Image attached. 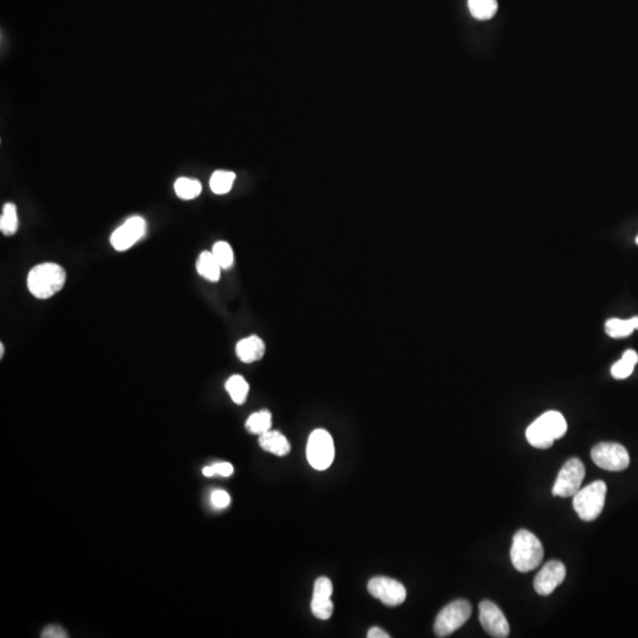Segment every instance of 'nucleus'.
<instances>
[{
  "instance_id": "1",
  "label": "nucleus",
  "mask_w": 638,
  "mask_h": 638,
  "mask_svg": "<svg viewBox=\"0 0 638 638\" xmlns=\"http://www.w3.org/2000/svg\"><path fill=\"white\" fill-rule=\"evenodd\" d=\"M568 431V423L559 411H550L544 413L527 428L526 438L532 447L547 449L553 442L563 438Z\"/></svg>"
},
{
  "instance_id": "2",
  "label": "nucleus",
  "mask_w": 638,
  "mask_h": 638,
  "mask_svg": "<svg viewBox=\"0 0 638 638\" xmlns=\"http://www.w3.org/2000/svg\"><path fill=\"white\" fill-rule=\"evenodd\" d=\"M67 274L55 263H44L33 267L28 276V288L36 298L48 299L63 288Z\"/></svg>"
},
{
  "instance_id": "3",
  "label": "nucleus",
  "mask_w": 638,
  "mask_h": 638,
  "mask_svg": "<svg viewBox=\"0 0 638 638\" xmlns=\"http://www.w3.org/2000/svg\"><path fill=\"white\" fill-rule=\"evenodd\" d=\"M544 548L540 540L532 532L519 530L513 536L511 561L519 572L532 571L543 561Z\"/></svg>"
},
{
  "instance_id": "4",
  "label": "nucleus",
  "mask_w": 638,
  "mask_h": 638,
  "mask_svg": "<svg viewBox=\"0 0 638 638\" xmlns=\"http://www.w3.org/2000/svg\"><path fill=\"white\" fill-rule=\"evenodd\" d=\"M607 484L595 481L573 495V509L580 519L593 521L600 516L607 498Z\"/></svg>"
},
{
  "instance_id": "5",
  "label": "nucleus",
  "mask_w": 638,
  "mask_h": 638,
  "mask_svg": "<svg viewBox=\"0 0 638 638\" xmlns=\"http://www.w3.org/2000/svg\"><path fill=\"white\" fill-rule=\"evenodd\" d=\"M472 615V605L468 600H454L445 605L435 620L434 632L438 637H448L459 630Z\"/></svg>"
},
{
  "instance_id": "6",
  "label": "nucleus",
  "mask_w": 638,
  "mask_h": 638,
  "mask_svg": "<svg viewBox=\"0 0 638 638\" xmlns=\"http://www.w3.org/2000/svg\"><path fill=\"white\" fill-rule=\"evenodd\" d=\"M306 458L310 465L317 470H325L335 459V445L331 435L324 429H316L310 435Z\"/></svg>"
},
{
  "instance_id": "7",
  "label": "nucleus",
  "mask_w": 638,
  "mask_h": 638,
  "mask_svg": "<svg viewBox=\"0 0 638 638\" xmlns=\"http://www.w3.org/2000/svg\"><path fill=\"white\" fill-rule=\"evenodd\" d=\"M591 458L597 466L609 472L627 470L630 463L628 450L614 442H602L595 445L591 450Z\"/></svg>"
},
{
  "instance_id": "8",
  "label": "nucleus",
  "mask_w": 638,
  "mask_h": 638,
  "mask_svg": "<svg viewBox=\"0 0 638 638\" xmlns=\"http://www.w3.org/2000/svg\"><path fill=\"white\" fill-rule=\"evenodd\" d=\"M585 477V467L580 460L572 458L565 463L558 474L557 480L552 488V494L561 498L573 497L580 490Z\"/></svg>"
},
{
  "instance_id": "9",
  "label": "nucleus",
  "mask_w": 638,
  "mask_h": 638,
  "mask_svg": "<svg viewBox=\"0 0 638 638\" xmlns=\"http://www.w3.org/2000/svg\"><path fill=\"white\" fill-rule=\"evenodd\" d=\"M368 591L372 597L381 600L388 607H397L407 598L404 584L388 577H375L368 583Z\"/></svg>"
},
{
  "instance_id": "10",
  "label": "nucleus",
  "mask_w": 638,
  "mask_h": 638,
  "mask_svg": "<svg viewBox=\"0 0 638 638\" xmlns=\"http://www.w3.org/2000/svg\"><path fill=\"white\" fill-rule=\"evenodd\" d=\"M479 620L485 632L491 637H509L511 632L509 622L502 611L491 600H482L479 604Z\"/></svg>"
},
{
  "instance_id": "11",
  "label": "nucleus",
  "mask_w": 638,
  "mask_h": 638,
  "mask_svg": "<svg viewBox=\"0 0 638 638\" xmlns=\"http://www.w3.org/2000/svg\"><path fill=\"white\" fill-rule=\"evenodd\" d=\"M146 220L144 217H133L128 219L121 227L112 234L110 242L116 251L123 252L135 245L146 233Z\"/></svg>"
},
{
  "instance_id": "12",
  "label": "nucleus",
  "mask_w": 638,
  "mask_h": 638,
  "mask_svg": "<svg viewBox=\"0 0 638 638\" xmlns=\"http://www.w3.org/2000/svg\"><path fill=\"white\" fill-rule=\"evenodd\" d=\"M566 568L559 561H551L544 565L534 578V590L540 596H548L564 582Z\"/></svg>"
},
{
  "instance_id": "13",
  "label": "nucleus",
  "mask_w": 638,
  "mask_h": 638,
  "mask_svg": "<svg viewBox=\"0 0 638 638\" xmlns=\"http://www.w3.org/2000/svg\"><path fill=\"white\" fill-rule=\"evenodd\" d=\"M235 352L240 361L244 363H253V362L259 361L264 357L265 343L258 336H249L237 344Z\"/></svg>"
},
{
  "instance_id": "14",
  "label": "nucleus",
  "mask_w": 638,
  "mask_h": 638,
  "mask_svg": "<svg viewBox=\"0 0 638 638\" xmlns=\"http://www.w3.org/2000/svg\"><path fill=\"white\" fill-rule=\"evenodd\" d=\"M259 445L265 452L277 456H285L291 450V445L286 436L277 431H269L260 435Z\"/></svg>"
},
{
  "instance_id": "15",
  "label": "nucleus",
  "mask_w": 638,
  "mask_h": 638,
  "mask_svg": "<svg viewBox=\"0 0 638 638\" xmlns=\"http://www.w3.org/2000/svg\"><path fill=\"white\" fill-rule=\"evenodd\" d=\"M221 270L222 269H221L220 265L215 259V256H213V253L205 251L198 258V274H200L201 277H204L205 279H207L210 281H219L220 279Z\"/></svg>"
},
{
  "instance_id": "16",
  "label": "nucleus",
  "mask_w": 638,
  "mask_h": 638,
  "mask_svg": "<svg viewBox=\"0 0 638 638\" xmlns=\"http://www.w3.org/2000/svg\"><path fill=\"white\" fill-rule=\"evenodd\" d=\"M638 329V316L630 319L611 318L605 323V331L612 338L628 337Z\"/></svg>"
},
{
  "instance_id": "17",
  "label": "nucleus",
  "mask_w": 638,
  "mask_h": 638,
  "mask_svg": "<svg viewBox=\"0 0 638 638\" xmlns=\"http://www.w3.org/2000/svg\"><path fill=\"white\" fill-rule=\"evenodd\" d=\"M638 354L635 350H627L620 361L611 367V375L616 379H628L637 364Z\"/></svg>"
},
{
  "instance_id": "18",
  "label": "nucleus",
  "mask_w": 638,
  "mask_h": 638,
  "mask_svg": "<svg viewBox=\"0 0 638 638\" xmlns=\"http://www.w3.org/2000/svg\"><path fill=\"white\" fill-rule=\"evenodd\" d=\"M225 388L227 390V393L229 394V396L234 404H245L247 395H249V386L242 376H231L225 384Z\"/></svg>"
},
{
  "instance_id": "19",
  "label": "nucleus",
  "mask_w": 638,
  "mask_h": 638,
  "mask_svg": "<svg viewBox=\"0 0 638 638\" xmlns=\"http://www.w3.org/2000/svg\"><path fill=\"white\" fill-rule=\"evenodd\" d=\"M470 13L477 21H488L498 11L497 0H468Z\"/></svg>"
},
{
  "instance_id": "20",
  "label": "nucleus",
  "mask_w": 638,
  "mask_h": 638,
  "mask_svg": "<svg viewBox=\"0 0 638 638\" xmlns=\"http://www.w3.org/2000/svg\"><path fill=\"white\" fill-rule=\"evenodd\" d=\"M271 427H272V415L269 411H256L246 421V428L252 434H265L266 431H271Z\"/></svg>"
},
{
  "instance_id": "21",
  "label": "nucleus",
  "mask_w": 638,
  "mask_h": 638,
  "mask_svg": "<svg viewBox=\"0 0 638 638\" xmlns=\"http://www.w3.org/2000/svg\"><path fill=\"white\" fill-rule=\"evenodd\" d=\"M175 193L180 199L183 200H192L199 197L202 190L201 183L198 180L188 179V178H180L176 180L174 185Z\"/></svg>"
},
{
  "instance_id": "22",
  "label": "nucleus",
  "mask_w": 638,
  "mask_h": 638,
  "mask_svg": "<svg viewBox=\"0 0 638 638\" xmlns=\"http://www.w3.org/2000/svg\"><path fill=\"white\" fill-rule=\"evenodd\" d=\"M235 174L233 172H226V171H217L212 175L210 186L213 193L226 194L232 190V186L234 183Z\"/></svg>"
},
{
  "instance_id": "23",
  "label": "nucleus",
  "mask_w": 638,
  "mask_h": 638,
  "mask_svg": "<svg viewBox=\"0 0 638 638\" xmlns=\"http://www.w3.org/2000/svg\"><path fill=\"white\" fill-rule=\"evenodd\" d=\"M18 229L17 207L13 204H6L4 206L3 213L0 217V231L3 234L12 235Z\"/></svg>"
},
{
  "instance_id": "24",
  "label": "nucleus",
  "mask_w": 638,
  "mask_h": 638,
  "mask_svg": "<svg viewBox=\"0 0 638 638\" xmlns=\"http://www.w3.org/2000/svg\"><path fill=\"white\" fill-rule=\"evenodd\" d=\"M212 253H213V256H215V259H217V263L220 265L221 269H229V267L233 265V261H234V253H233V249H232L231 246L228 245L226 242H217L215 245L213 246V249H212Z\"/></svg>"
},
{
  "instance_id": "25",
  "label": "nucleus",
  "mask_w": 638,
  "mask_h": 638,
  "mask_svg": "<svg viewBox=\"0 0 638 638\" xmlns=\"http://www.w3.org/2000/svg\"><path fill=\"white\" fill-rule=\"evenodd\" d=\"M311 611H313V616L318 620H322V621L329 620L333 612V604L331 602V598H313V597Z\"/></svg>"
},
{
  "instance_id": "26",
  "label": "nucleus",
  "mask_w": 638,
  "mask_h": 638,
  "mask_svg": "<svg viewBox=\"0 0 638 638\" xmlns=\"http://www.w3.org/2000/svg\"><path fill=\"white\" fill-rule=\"evenodd\" d=\"M332 583L328 577L317 579L313 588V598H331L332 596Z\"/></svg>"
},
{
  "instance_id": "27",
  "label": "nucleus",
  "mask_w": 638,
  "mask_h": 638,
  "mask_svg": "<svg viewBox=\"0 0 638 638\" xmlns=\"http://www.w3.org/2000/svg\"><path fill=\"white\" fill-rule=\"evenodd\" d=\"M211 502L215 509H226L231 504V497H229L227 492L217 490V491H214L212 493Z\"/></svg>"
},
{
  "instance_id": "28",
  "label": "nucleus",
  "mask_w": 638,
  "mask_h": 638,
  "mask_svg": "<svg viewBox=\"0 0 638 638\" xmlns=\"http://www.w3.org/2000/svg\"><path fill=\"white\" fill-rule=\"evenodd\" d=\"M40 636L43 638H67V634L60 625H48Z\"/></svg>"
},
{
  "instance_id": "29",
  "label": "nucleus",
  "mask_w": 638,
  "mask_h": 638,
  "mask_svg": "<svg viewBox=\"0 0 638 638\" xmlns=\"http://www.w3.org/2000/svg\"><path fill=\"white\" fill-rule=\"evenodd\" d=\"M214 470H215V475H221V477H231L233 472H234V468L229 463H217L213 465Z\"/></svg>"
},
{
  "instance_id": "30",
  "label": "nucleus",
  "mask_w": 638,
  "mask_h": 638,
  "mask_svg": "<svg viewBox=\"0 0 638 638\" xmlns=\"http://www.w3.org/2000/svg\"><path fill=\"white\" fill-rule=\"evenodd\" d=\"M368 638H389L390 636L386 634L383 629L379 628V627H374V628L370 629L368 632V635H367Z\"/></svg>"
},
{
  "instance_id": "31",
  "label": "nucleus",
  "mask_w": 638,
  "mask_h": 638,
  "mask_svg": "<svg viewBox=\"0 0 638 638\" xmlns=\"http://www.w3.org/2000/svg\"><path fill=\"white\" fill-rule=\"evenodd\" d=\"M202 474H204L205 477H214V475H215V470H214L213 465H212V466L205 467L204 470H202Z\"/></svg>"
},
{
  "instance_id": "32",
  "label": "nucleus",
  "mask_w": 638,
  "mask_h": 638,
  "mask_svg": "<svg viewBox=\"0 0 638 638\" xmlns=\"http://www.w3.org/2000/svg\"><path fill=\"white\" fill-rule=\"evenodd\" d=\"M0 351H1V354H0V357H3V356H4V345H3V344H0Z\"/></svg>"
},
{
  "instance_id": "33",
  "label": "nucleus",
  "mask_w": 638,
  "mask_h": 638,
  "mask_svg": "<svg viewBox=\"0 0 638 638\" xmlns=\"http://www.w3.org/2000/svg\"><path fill=\"white\" fill-rule=\"evenodd\" d=\"M636 244H637V245H638V237H637V238H636Z\"/></svg>"
}]
</instances>
